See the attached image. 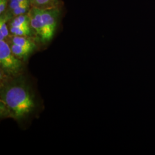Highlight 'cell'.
I'll use <instances>...</instances> for the list:
<instances>
[{"label": "cell", "instance_id": "obj_1", "mask_svg": "<svg viewBox=\"0 0 155 155\" xmlns=\"http://www.w3.org/2000/svg\"><path fill=\"white\" fill-rule=\"evenodd\" d=\"M1 116L17 120L28 116L36 107L31 89L21 78L6 83L1 89Z\"/></svg>", "mask_w": 155, "mask_h": 155}, {"label": "cell", "instance_id": "obj_2", "mask_svg": "<svg viewBox=\"0 0 155 155\" xmlns=\"http://www.w3.org/2000/svg\"><path fill=\"white\" fill-rule=\"evenodd\" d=\"M0 64L8 75L14 77L21 72L23 67L22 61L12 53L5 40H0Z\"/></svg>", "mask_w": 155, "mask_h": 155}, {"label": "cell", "instance_id": "obj_3", "mask_svg": "<svg viewBox=\"0 0 155 155\" xmlns=\"http://www.w3.org/2000/svg\"><path fill=\"white\" fill-rule=\"evenodd\" d=\"M60 8L41 10V18L44 24V31L41 40L43 42L52 39L55 32L58 18L60 15Z\"/></svg>", "mask_w": 155, "mask_h": 155}, {"label": "cell", "instance_id": "obj_4", "mask_svg": "<svg viewBox=\"0 0 155 155\" xmlns=\"http://www.w3.org/2000/svg\"><path fill=\"white\" fill-rule=\"evenodd\" d=\"M28 15L30 18L31 27L41 39L44 31V24L41 18V10L31 6Z\"/></svg>", "mask_w": 155, "mask_h": 155}, {"label": "cell", "instance_id": "obj_5", "mask_svg": "<svg viewBox=\"0 0 155 155\" xmlns=\"http://www.w3.org/2000/svg\"><path fill=\"white\" fill-rule=\"evenodd\" d=\"M32 7L38 8L41 10L59 8L60 0H29Z\"/></svg>", "mask_w": 155, "mask_h": 155}, {"label": "cell", "instance_id": "obj_6", "mask_svg": "<svg viewBox=\"0 0 155 155\" xmlns=\"http://www.w3.org/2000/svg\"><path fill=\"white\" fill-rule=\"evenodd\" d=\"M11 41L12 44L18 45L24 48L34 50L36 47V45L33 42L25 36L13 35V36L11 38Z\"/></svg>", "mask_w": 155, "mask_h": 155}, {"label": "cell", "instance_id": "obj_7", "mask_svg": "<svg viewBox=\"0 0 155 155\" xmlns=\"http://www.w3.org/2000/svg\"><path fill=\"white\" fill-rule=\"evenodd\" d=\"M10 47L12 53L18 59H25L33 51L32 49L24 48L21 46L12 43L10 45Z\"/></svg>", "mask_w": 155, "mask_h": 155}, {"label": "cell", "instance_id": "obj_8", "mask_svg": "<svg viewBox=\"0 0 155 155\" xmlns=\"http://www.w3.org/2000/svg\"><path fill=\"white\" fill-rule=\"evenodd\" d=\"M30 18L28 14L13 17L9 22V27H29Z\"/></svg>", "mask_w": 155, "mask_h": 155}, {"label": "cell", "instance_id": "obj_9", "mask_svg": "<svg viewBox=\"0 0 155 155\" xmlns=\"http://www.w3.org/2000/svg\"><path fill=\"white\" fill-rule=\"evenodd\" d=\"M10 17L7 15H1L0 18V40H4L9 35V31L7 28L6 22Z\"/></svg>", "mask_w": 155, "mask_h": 155}, {"label": "cell", "instance_id": "obj_10", "mask_svg": "<svg viewBox=\"0 0 155 155\" xmlns=\"http://www.w3.org/2000/svg\"><path fill=\"white\" fill-rule=\"evenodd\" d=\"M31 8V5L21 6H19L16 9L12 10L11 11L6 12V15H7L8 16L10 17V19H11L13 17H15L17 16L28 14Z\"/></svg>", "mask_w": 155, "mask_h": 155}, {"label": "cell", "instance_id": "obj_11", "mask_svg": "<svg viewBox=\"0 0 155 155\" xmlns=\"http://www.w3.org/2000/svg\"><path fill=\"white\" fill-rule=\"evenodd\" d=\"M9 31L15 36H27L31 34L30 27H9Z\"/></svg>", "mask_w": 155, "mask_h": 155}, {"label": "cell", "instance_id": "obj_12", "mask_svg": "<svg viewBox=\"0 0 155 155\" xmlns=\"http://www.w3.org/2000/svg\"><path fill=\"white\" fill-rule=\"evenodd\" d=\"M8 4V0H0V14H4Z\"/></svg>", "mask_w": 155, "mask_h": 155}]
</instances>
